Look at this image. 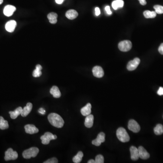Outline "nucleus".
<instances>
[{
  "label": "nucleus",
  "mask_w": 163,
  "mask_h": 163,
  "mask_svg": "<svg viewBox=\"0 0 163 163\" xmlns=\"http://www.w3.org/2000/svg\"><path fill=\"white\" fill-rule=\"evenodd\" d=\"M16 11V7L8 5L5 7L4 8L3 13L7 17H11Z\"/></svg>",
  "instance_id": "10"
},
{
  "label": "nucleus",
  "mask_w": 163,
  "mask_h": 163,
  "mask_svg": "<svg viewBox=\"0 0 163 163\" xmlns=\"http://www.w3.org/2000/svg\"><path fill=\"white\" fill-rule=\"evenodd\" d=\"M117 136L120 141L125 143L130 140V136L126 129L122 127L118 128L117 131Z\"/></svg>",
  "instance_id": "2"
},
{
  "label": "nucleus",
  "mask_w": 163,
  "mask_h": 163,
  "mask_svg": "<svg viewBox=\"0 0 163 163\" xmlns=\"http://www.w3.org/2000/svg\"><path fill=\"white\" fill-rule=\"evenodd\" d=\"M154 133L156 135H161L163 133V126L162 125H157L154 129Z\"/></svg>",
  "instance_id": "28"
},
{
  "label": "nucleus",
  "mask_w": 163,
  "mask_h": 163,
  "mask_svg": "<svg viewBox=\"0 0 163 163\" xmlns=\"http://www.w3.org/2000/svg\"><path fill=\"white\" fill-rule=\"evenodd\" d=\"M50 93L53 95L54 98H59L61 96L60 91L57 86H54L50 90Z\"/></svg>",
  "instance_id": "20"
},
{
  "label": "nucleus",
  "mask_w": 163,
  "mask_h": 163,
  "mask_svg": "<svg viewBox=\"0 0 163 163\" xmlns=\"http://www.w3.org/2000/svg\"><path fill=\"white\" fill-rule=\"evenodd\" d=\"M47 17L51 24H55L57 22L58 15L55 12H51L48 15Z\"/></svg>",
  "instance_id": "22"
},
{
  "label": "nucleus",
  "mask_w": 163,
  "mask_h": 163,
  "mask_svg": "<svg viewBox=\"0 0 163 163\" xmlns=\"http://www.w3.org/2000/svg\"><path fill=\"white\" fill-rule=\"evenodd\" d=\"M39 152V150L38 148H30L24 150L22 153V155L25 159H29L36 156Z\"/></svg>",
  "instance_id": "3"
},
{
  "label": "nucleus",
  "mask_w": 163,
  "mask_h": 163,
  "mask_svg": "<svg viewBox=\"0 0 163 163\" xmlns=\"http://www.w3.org/2000/svg\"><path fill=\"white\" fill-rule=\"evenodd\" d=\"M9 124L8 121L5 120L3 117H0V129L1 130H5L8 129Z\"/></svg>",
  "instance_id": "25"
},
{
  "label": "nucleus",
  "mask_w": 163,
  "mask_h": 163,
  "mask_svg": "<svg viewBox=\"0 0 163 163\" xmlns=\"http://www.w3.org/2000/svg\"><path fill=\"white\" fill-rule=\"evenodd\" d=\"M96 163H103L104 162V159L103 156L101 154H98L95 158Z\"/></svg>",
  "instance_id": "30"
},
{
  "label": "nucleus",
  "mask_w": 163,
  "mask_h": 163,
  "mask_svg": "<svg viewBox=\"0 0 163 163\" xmlns=\"http://www.w3.org/2000/svg\"><path fill=\"white\" fill-rule=\"evenodd\" d=\"M130 150L131 160L134 161L137 160L139 158L138 149L135 146H132L131 147Z\"/></svg>",
  "instance_id": "15"
},
{
  "label": "nucleus",
  "mask_w": 163,
  "mask_h": 163,
  "mask_svg": "<svg viewBox=\"0 0 163 163\" xmlns=\"http://www.w3.org/2000/svg\"><path fill=\"white\" fill-rule=\"evenodd\" d=\"M64 0H55V2H56V3L58 4H61L63 3Z\"/></svg>",
  "instance_id": "38"
},
{
  "label": "nucleus",
  "mask_w": 163,
  "mask_h": 163,
  "mask_svg": "<svg viewBox=\"0 0 163 163\" xmlns=\"http://www.w3.org/2000/svg\"><path fill=\"white\" fill-rule=\"evenodd\" d=\"M91 105L90 103H88L85 107H83L81 109V113L83 116H88L91 113Z\"/></svg>",
  "instance_id": "17"
},
{
  "label": "nucleus",
  "mask_w": 163,
  "mask_h": 163,
  "mask_svg": "<svg viewBox=\"0 0 163 163\" xmlns=\"http://www.w3.org/2000/svg\"><path fill=\"white\" fill-rule=\"evenodd\" d=\"M17 23L15 21L11 20L7 22L5 25V28L7 31L11 33L14 32L17 27Z\"/></svg>",
  "instance_id": "13"
},
{
  "label": "nucleus",
  "mask_w": 163,
  "mask_h": 163,
  "mask_svg": "<svg viewBox=\"0 0 163 163\" xmlns=\"http://www.w3.org/2000/svg\"><path fill=\"white\" fill-rule=\"evenodd\" d=\"M95 14L96 16H98L100 14V10L98 7H96L95 8Z\"/></svg>",
  "instance_id": "35"
},
{
  "label": "nucleus",
  "mask_w": 163,
  "mask_h": 163,
  "mask_svg": "<svg viewBox=\"0 0 163 163\" xmlns=\"http://www.w3.org/2000/svg\"><path fill=\"white\" fill-rule=\"evenodd\" d=\"M66 17L70 20H74L77 17L78 13L74 10H70L68 11L66 13Z\"/></svg>",
  "instance_id": "21"
},
{
  "label": "nucleus",
  "mask_w": 163,
  "mask_h": 163,
  "mask_svg": "<svg viewBox=\"0 0 163 163\" xmlns=\"http://www.w3.org/2000/svg\"><path fill=\"white\" fill-rule=\"evenodd\" d=\"M33 107V105L32 103H27V106L25 107L23 109L22 113H21V116L23 117H27L29 113H30Z\"/></svg>",
  "instance_id": "16"
},
{
  "label": "nucleus",
  "mask_w": 163,
  "mask_h": 163,
  "mask_svg": "<svg viewBox=\"0 0 163 163\" xmlns=\"http://www.w3.org/2000/svg\"><path fill=\"white\" fill-rule=\"evenodd\" d=\"M18 154L17 151H14L13 149L9 148L5 152V160L6 161L11 160H15L17 159Z\"/></svg>",
  "instance_id": "5"
},
{
  "label": "nucleus",
  "mask_w": 163,
  "mask_h": 163,
  "mask_svg": "<svg viewBox=\"0 0 163 163\" xmlns=\"http://www.w3.org/2000/svg\"><path fill=\"white\" fill-rule=\"evenodd\" d=\"M119 50L123 52H127L132 48V43L129 40L122 41L118 44Z\"/></svg>",
  "instance_id": "6"
},
{
  "label": "nucleus",
  "mask_w": 163,
  "mask_h": 163,
  "mask_svg": "<svg viewBox=\"0 0 163 163\" xmlns=\"http://www.w3.org/2000/svg\"><path fill=\"white\" fill-rule=\"evenodd\" d=\"M48 119L50 123L57 128H62L64 125V121L60 115L55 113L50 114Z\"/></svg>",
  "instance_id": "1"
},
{
  "label": "nucleus",
  "mask_w": 163,
  "mask_h": 163,
  "mask_svg": "<svg viewBox=\"0 0 163 163\" xmlns=\"http://www.w3.org/2000/svg\"><path fill=\"white\" fill-rule=\"evenodd\" d=\"M140 58H135L133 60L130 61L127 65V68L129 71H133L136 70L140 63Z\"/></svg>",
  "instance_id": "8"
},
{
  "label": "nucleus",
  "mask_w": 163,
  "mask_h": 163,
  "mask_svg": "<svg viewBox=\"0 0 163 163\" xmlns=\"http://www.w3.org/2000/svg\"><path fill=\"white\" fill-rule=\"evenodd\" d=\"M88 163H96V162H95V160H89V161H88L87 162Z\"/></svg>",
  "instance_id": "39"
},
{
  "label": "nucleus",
  "mask_w": 163,
  "mask_h": 163,
  "mask_svg": "<svg viewBox=\"0 0 163 163\" xmlns=\"http://www.w3.org/2000/svg\"><path fill=\"white\" fill-rule=\"evenodd\" d=\"M93 73L94 76L97 78H101L104 74L103 68L98 66H95L93 68Z\"/></svg>",
  "instance_id": "11"
},
{
  "label": "nucleus",
  "mask_w": 163,
  "mask_h": 163,
  "mask_svg": "<svg viewBox=\"0 0 163 163\" xmlns=\"http://www.w3.org/2000/svg\"><path fill=\"white\" fill-rule=\"evenodd\" d=\"M157 94L160 96L163 95V87H160L157 91Z\"/></svg>",
  "instance_id": "33"
},
{
  "label": "nucleus",
  "mask_w": 163,
  "mask_h": 163,
  "mask_svg": "<svg viewBox=\"0 0 163 163\" xmlns=\"http://www.w3.org/2000/svg\"><path fill=\"white\" fill-rule=\"evenodd\" d=\"M93 121L94 117L93 115L90 114L87 116L84 123L85 127L88 128L91 127L93 124Z\"/></svg>",
  "instance_id": "18"
},
{
  "label": "nucleus",
  "mask_w": 163,
  "mask_h": 163,
  "mask_svg": "<svg viewBox=\"0 0 163 163\" xmlns=\"http://www.w3.org/2000/svg\"><path fill=\"white\" fill-rule=\"evenodd\" d=\"M26 133L30 134H34L39 132V130L34 125L28 124L25 126Z\"/></svg>",
  "instance_id": "14"
},
{
  "label": "nucleus",
  "mask_w": 163,
  "mask_h": 163,
  "mask_svg": "<svg viewBox=\"0 0 163 163\" xmlns=\"http://www.w3.org/2000/svg\"><path fill=\"white\" fill-rule=\"evenodd\" d=\"M83 156V154L82 151H79L77 155H75L73 158V161L74 163H80Z\"/></svg>",
  "instance_id": "26"
},
{
  "label": "nucleus",
  "mask_w": 163,
  "mask_h": 163,
  "mask_svg": "<svg viewBox=\"0 0 163 163\" xmlns=\"http://www.w3.org/2000/svg\"><path fill=\"white\" fill-rule=\"evenodd\" d=\"M38 112L42 115H44L45 113V110L43 108H40L39 109Z\"/></svg>",
  "instance_id": "36"
},
{
  "label": "nucleus",
  "mask_w": 163,
  "mask_h": 163,
  "mask_svg": "<svg viewBox=\"0 0 163 163\" xmlns=\"http://www.w3.org/2000/svg\"><path fill=\"white\" fill-rule=\"evenodd\" d=\"M139 158L143 160H147L150 158V155L149 153L146 151L143 147H139L138 148Z\"/></svg>",
  "instance_id": "12"
},
{
  "label": "nucleus",
  "mask_w": 163,
  "mask_h": 163,
  "mask_svg": "<svg viewBox=\"0 0 163 163\" xmlns=\"http://www.w3.org/2000/svg\"><path fill=\"white\" fill-rule=\"evenodd\" d=\"M105 10H106V12L107 14L108 15H111L112 14V12L111 11L110 7L109 6H106L105 7Z\"/></svg>",
  "instance_id": "32"
},
{
  "label": "nucleus",
  "mask_w": 163,
  "mask_h": 163,
  "mask_svg": "<svg viewBox=\"0 0 163 163\" xmlns=\"http://www.w3.org/2000/svg\"><path fill=\"white\" fill-rule=\"evenodd\" d=\"M105 140V134L103 132H100L98 134L97 137L95 140L92 141V144L94 146H99L101 143L104 142Z\"/></svg>",
  "instance_id": "9"
},
{
  "label": "nucleus",
  "mask_w": 163,
  "mask_h": 163,
  "mask_svg": "<svg viewBox=\"0 0 163 163\" xmlns=\"http://www.w3.org/2000/svg\"><path fill=\"white\" fill-rule=\"evenodd\" d=\"M128 128L130 130L134 133H137L140 130L139 124L134 120L131 119L128 122Z\"/></svg>",
  "instance_id": "7"
},
{
  "label": "nucleus",
  "mask_w": 163,
  "mask_h": 163,
  "mask_svg": "<svg viewBox=\"0 0 163 163\" xmlns=\"http://www.w3.org/2000/svg\"><path fill=\"white\" fill-rule=\"evenodd\" d=\"M3 2V0H0V5H1Z\"/></svg>",
  "instance_id": "40"
},
{
  "label": "nucleus",
  "mask_w": 163,
  "mask_h": 163,
  "mask_svg": "<svg viewBox=\"0 0 163 163\" xmlns=\"http://www.w3.org/2000/svg\"><path fill=\"white\" fill-rule=\"evenodd\" d=\"M124 2L122 0H115L112 3V7L114 10H117L119 8H122L124 6Z\"/></svg>",
  "instance_id": "23"
},
{
  "label": "nucleus",
  "mask_w": 163,
  "mask_h": 163,
  "mask_svg": "<svg viewBox=\"0 0 163 163\" xmlns=\"http://www.w3.org/2000/svg\"><path fill=\"white\" fill-rule=\"evenodd\" d=\"M44 163H58L57 159L56 158H52L51 159L47 160V161L44 162Z\"/></svg>",
  "instance_id": "31"
},
{
  "label": "nucleus",
  "mask_w": 163,
  "mask_h": 163,
  "mask_svg": "<svg viewBox=\"0 0 163 163\" xmlns=\"http://www.w3.org/2000/svg\"><path fill=\"white\" fill-rule=\"evenodd\" d=\"M139 1L141 5L144 6V5H146V4L147 3L146 0H139Z\"/></svg>",
  "instance_id": "37"
},
{
  "label": "nucleus",
  "mask_w": 163,
  "mask_h": 163,
  "mask_svg": "<svg viewBox=\"0 0 163 163\" xmlns=\"http://www.w3.org/2000/svg\"><path fill=\"white\" fill-rule=\"evenodd\" d=\"M57 138L56 135H53L50 132H47L41 136L40 139L42 140V143L44 144H48L50 143L51 140H55Z\"/></svg>",
  "instance_id": "4"
},
{
  "label": "nucleus",
  "mask_w": 163,
  "mask_h": 163,
  "mask_svg": "<svg viewBox=\"0 0 163 163\" xmlns=\"http://www.w3.org/2000/svg\"><path fill=\"white\" fill-rule=\"evenodd\" d=\"M144 16L146 18H154L156 16V13L154 11H146L143 13Z\"/></svg>",
  "instance_id": "27"
},
{
  "label": "nucleus",
  "mask_w": 163,
  "mask_h": 163,
  "mask_svg": "<svg viewBox=\"0 0 163 163\" xmlns=\"http://www.w3.org/2000/svg\"><path fill=\"white\" fill-rule=\"evenodd\" d=\"M155 11L157 14H163V7L160 5H155L154 7Z\"/></svg>",
  "instance_id": "29"
},
{
  "label": "nucleus",
  "mask_w": 163,
  "mask_h": 163,
  "mask_svg": "<svg viewBox=\"0 0 163 163\" xmlns=\"http://www.w3.org/2000/svg\"><path fill=\"white\" fill-rule=\"evenodd\" d=\"M22 110H23V109H22V107H20L17 108L14 111H9L10 117H11V119H16L20 115H21Z\"/></svg>",
  "instance_id": "19"
},
{
  "label": "nucleus",
  "mask_w": 163,
  "mask_h": 163,
  "mask_svg": "<svg viewBox=\"0 0 163 163\" xmlns=\"http://www.w3.org/2000/svg\"><path fill=\"white\" fill-rule=\"evenodd\" d=\"M42 70V66L40 64H37L35 67V70L33 72V76L34 77H39L42 74L41 70Z\"/></svg>",
  "instance_id": "24"
},
{
  "label": "nucleus",
  "mask_w": 163,
  "mask_h": 163,
  "mask_svg": "<svg viewBox=\"0 0 163 163\" xmlns=\"http://www.w3.org/2000/svg\"><path fill=\"white\" fill-rule=\"evenodd\" d=\"M159 52H160V54L163 55V43L161 44L159 47V49H158Z\"/></svg>",
  "instance_id": "34"
}]
</instances>
